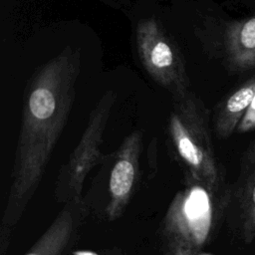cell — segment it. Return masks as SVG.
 <instances>
[{"mask_svg":"<svg viewBox=\"0 0 255 255\" xmlns=\"http://www.w3.org/2000/svg\"><path fill=\"white\" fill-rule=\"evenodd\" d=\"M255 96V78L233 92L219 107L214 120L216 134L225 138L233 133Z\"/></svg>","mask_w":255,"mask_h":255,"instance_id":"10","label":"cell"},{"mask_svg":"<svg viewBox=\"0 0 255 255\" xmlns=\"http://www.w3.org/2000/svg\"><path fill=\"white\" fill-rule=\"evenodd\" d=\"M12 229L0 225V255H6L9 249Z\"/></svg>","mask_w":255,"mask_h":255,"instance_id":"12","label":"cell"},{"mask_svg":"<svg viewBox=\"0 0 255 255\" xmlns=\"http://www.w3.org/2000/svg\"><path fill=\"white\" fill-rule=\"evenodd\" d=\"M234 196L242 238L250 243L255 238V142L243 158Z\"/></svg>","mask_w":255,"mask_h":255,"instance_id":"8","label":"cell"},{"mask_svg":"<svg viewBox=\"0 0 255 255\" xmlns=\"http://www.w3.org/2000/svg\"><path fill=\"white\" fill-rule=\"evenodd\" d=\"M168 134L186 167L185 174L215 190L221 189L222 176L213 150L207 120L196 98L186 94L175 101L168 119Z\"/></svg>","mask_w":255,"mask_h":255,"instance_id":"3","label":"cell"},{"mask_svg":"<svg viewBox=\"0 0 255 255\" xmlns=\"http://www.w3.org/2000/svg\"><path fill=\"white\" fill-rule=\"evenodd\" d=\"M142 131H131L114 153V162L108 180V201L105 217L108 221L119 219L126 211L137 184Z\"/></svg>","mask_w":255,"mask_h":255,"instance_id":"6","label":"cell"},{"mask_svg":"<svg viewBox=\"0 0 255 255\" xmlns=\"http://www.w3.org/2000/svg\"><path fill=\"white\" fill-rule=\"evenodd\" d=\"M254 128H255V96L253 97L236 130L240 133H245L253 130Z\"/></svg>","mask_w":255,"mask_h":255,"instance_id":"11","label":"cell"},{"mask_svg":"<svg viewBox=\"0 0 255 255\" xmlns=\"http://www.w3.org/2000/svg\"><path fill=\"white\" fill-rule=\"evenodd\" d=\"M116 99L114 91H107L91 112L79 142L58 173L55 186V197L58 202L66 204L83 197L86 177L105 157L101 152V145Z\"/></svg>","mask_w":255,"mask_h":255,"instance_id":"4","label":"cell"},{"mask_svg":"<svg viewBox=\"0 0 255 255\" xmlns=\"http://www.w3.org/2000/svg\"><path fill=\"white\" fill-rule=\"evenodd\" d=\"M163 255H199V254H192L187 251H183L180 249L174 248H163Z\"/></svg>","mask_w":255,"mask_h":255,"instance_id":"13","label":"cell"},{"mask_svg":"<svg viewBox=\"0 0 255 255\" xmlns=\"http://www.w3.org/2000/svg\"><path fill=\"white\" fill-rule=\"evenodd\" d=\"M224 49L232 70L244 72L255 69V16L227 26Z\"/></svg>","mask_w":255,"mask_h":255,"instance_id":"9","label":"cell"},{"mask_svg":"<svg viewBox=\"0 0 255 255\" xmlns=\"http://www.w3.org/2000/svg\"><path fill=\"white\" fill-rule=\"evenodd\" d=\"M135 39L146 73L172 95L174 102L184 98L188 93V81L183 57L161 24L153 17L141 20Z\"/></svg>","mask_w":255,"mask_h":255,"instance_id":"5","label":"cell"},{"mask_svg":"<svg viewBox=\"0 0 255 255\" xmlns=\"http://www.w3.org/2000/svg\"><path fill=\"white\" fill-rule=\"evenodd\" d=\"M220 190L185 174L184 186L174 195L161 222L163 248L198 254L210 239L223 208Z\"/></svg>","mask_w":255,"mask_h":255,"instance_id":"2","label":"cell"},{"mask_svg":"<svg viewBox=\"0 0 255 255\" xmlns=\"http://www.w3.org/2000/svg\"><path fill=\"white\" fill-rule=\"evenodd\" d=\"M88 214L89 207L83 197L64 204L50 226L24 255H68Z\"/></svg>","mask_w":255,"mask_h":255,"instance_id":"7","label":"cell"},{"mask_svg":"<svg viewBox=\"0 0 255 255\" xmlns=\"http://www.w3.org/2000/svg\"><path fill=\"white\" fill-rule=\"evenodd\" d=\"M79 49L66 47L31 78L1 225L18 224L33 198L73 107L80 73Z\"/></svg>","mask_w":255,"mask_h":255,"instance_id":"1","label":"cell"},{"mask_svg":"<svg viewBox=\"0 0 255 255\" xmlns=\"http://www.w3.org/2000/svg\"><path fill=\"white\" fill-rule=\"evenodd\" d=\"M75 255H99V254H96V253H93V252H75L74 253ZM109 255H117V254H109Z\"/></svg>","mask_w":255,"mask_h":255,"instance_id":"14","label":"cell"}]
</instances>
